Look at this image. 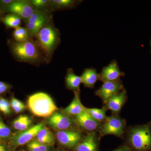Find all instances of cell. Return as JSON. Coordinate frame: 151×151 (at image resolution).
I'll use <instances>...</instances> for the list:
<instances>
[{"label":"cell","mask_w":151,"mask_h":151,"mask_svg":"<svg viewBox=\"0 0 151 151\" xmlns=\"http://www.w3.org/2000/svg\"><path fill=\"white\" fill-rule=\"evenodd\" d=\"M27 106L35 116L49 117L58 110L51 97L46 93L37 92L29 97Z\"/></svg>","instance_id":"1"},{"label":"cell","mask_w":151,"mask_h":151,"mask_svg":"<svg viewBox=\"0 0 151 151\" xmlns=\"http://www.w3.org/2000/svg\"><path fill=\"white\" fill-rule=\"evenodd\" d=\"M10 48L14 56L20 61L34 63L39 61L41 57L39 46L30 40L22 42H12Z\"/></svg>","instance_id":"2"},{"label":"cell","mask_w":151,"mask_h":151,"mask_svg":"<svg viewBox=\"0 0 151 151\" xmlns=\"http://www.w3.org/2000/svg\"><path fill=\"white\" fill-rule=\"evenodd\" d=\"M36 36L41 50L50 58L59 43V32L53 26L48 23L40 30Z\"/></svg>","instance_id":"3"},{"label":"cell","mask_w":151,"mask_h":151,"mask_svg":"<svg viewBox=\"0 0 151 151\" xmlns=\"http://www.w3.org/2000/svg\"><path fill=\"white\" fill-rule=\"evenodd\" d=\"M129 139L137 151L151 150V123L135 127L130 131Z\"/></svg>","instance_id":"4"},{"label":"cell","mask_w":151,"mask_h":151,"mask_svg":"<svg viewBox=\"0 0 151 151\" xmlns=\"http://www.w3.org/2000/svg\"><path fill=\"white\" fill-rule=\"evenodd\" d=\"M49 19L46 13L36 9L32 15L26 22L29 37L36 35L40 30L48 23Z\"/></svg>","instance_id":"5"},{"label":"cell","mask_w":151,"mask_h":151,"mask_svg":"<svg viewBox=\"0 0 151 151\" xmlns=\"http://www.w3.org/2000/svg\"><path fill=\"white\" fill-rule=\"evenodd\" d=\"M44 127V124L41 122L27 129L19 132L12 137L11 142L15 147L28 144L36 137L38 132Z\"/></svg>","instance_id":"6"},{"label":"cell","mask_w":151,"mask_h":151,"mask_svg":"<svg viewBox=\"0 0 151 151\" xmlns=\"http://www.w3.org/2000/svg\"><path fill=\"white\" fill-rule=\"evenodd\" d=\"M5 9L8 12L23 19L26 22L36 10L30 2L26 1H14L10 4L6 6Z\"/></svg>","instance_id":"7"},{"label":"cell","mask_w":151,"mask_h":151,"mask_svg":"<svg viewBox=\"0 0 151 151\" xmlns=\"http://www.w3.org/2000/svg\"><path fill=\"white\" fill-rule=\"evenodd\" d=\"M55 135L60 144L66 147H75L78 145L82 139L81 133L73 130L58 131L55 133Z\"/></svg>","instance_id":"8"},{"label":"cell","mask_w":151,"mask_h":151,"mask_svg":"<svg viewBox=\"0 0 151 151\" xmlns=\"http://www.w3.org/2000/svg\"><path fill=\"white\" fill-rule=\"evenodd\" d=\"M124 121L120 118L113 116L107 118L101 129V134L103 135H113L120 136L124 129Z\"/></svg>","instance_id":"9"},{"label":"cell","mask_w":151,"mask_h":151,"mask_svg":"<svg viewBox=\"0 0 151 151\" xmlns=\"http://www.w3.org/2000/svg\"><path fill=\"white\" fill-rule=\"evenodd\" d=\"M123 88L121 80L103 82V85L95 92L96 95L102 99L104 103H107L111 97L120 92Z\"/></svg>","instance_id":"10"},{"label":"cell","mask_w":151,"mask_h":151,"mask_svg":"<svg viewBox=\"0 0 151 151\" xmlns=\"http://www.w3.org/2000/svg\"><path fill=\"white\" fill-rule=\"evenodd\" d=\"M100 79L103 82L119 81L124 73L120 70L118 63L113 60L109 64L102 68L100 73Z\"/></svg>","instance_id":"11"},{"label":"cell","mask_w":151,"mask_h":151,"mask_svg":"<svg viewBox=\"0 0 151 151\" xmlns=\"http://www.w3.org/2000/svg\"><path fill=\"white\" fill-rule=\"evenodd\" d=\"M47 124L58 131L68 130L72 126L73 122L67 115L60 112H54L47 119Z\"/></svg>","instance_id":"12"},{"label":"cell","mask_w":151,"mask_h":151,"mask_svg":"<svg viewBox=\"0 0 151 151\" xmlns=\"http://www.w3.org/2000/svg\"><path fill=\"white\" fill-rule=\"evenodd\" d=\"M75 121L79 126L90 132L97 129L100 124V122L93 119L86 110L81 114L75 116Z\"/></svg>","instance_id":"13"},{"label":"cell","mask_w":151,"mask_h":151,"mask_svg":"<svg viewBox=\"0 0 151 151\" xmlns=\"http://www.w3.org/2000/svg\"><path fill=\"white\" fill-rule=\"evenodd\" d=\"M127 95L125 89H123L118 94L113 95L107 102V107L114 113H118L121 111L124 105Z\"/></svg>","instance_id":"14"},{"label":"cell","mask_w":151,"mask_h":151,"mask_svg":"<svg viewBox=\"0 0 151 151\" xmlns=\"http://www.w3.org/2000/svg\"><path fill=\"white\" fill-rule=\"evenodd\" d=\"M82 83L89 88H94L96 82L100 79V74L96 69L92 68L84 69L81 76Z\"/></svg>","instance_id":"15"},{"label":"cell","mask_w":151,"mask_h":151,"mask_svg":"<svg viewBox=\"0 0 151 151\" xmlns=\"http://www.w3.org/2000/svg\"><path fill=\"white\" fill-rule=\"evenodd\" d=\"M66 87L75 92H79L80 85L82 83L81 76L76 75L72 68H68L65 78Z\"/></svg>","instance_id":"16"},{"label":"cell","mask_w":151,"mask_h":151,"mask_svg":"<svg viewBox=\"0 0 151 151\" xmlns=\"http://www.w3.org/2000/svg\"><path fill=\"white\" fill-rule=\"evenodd\" d=\"M96 135L91 133L86 136L84 140L77 146V151H97V145Z\"/></svg>","instance_id":"17"},{"label":"cell","mask_w":151,"mask_h":151,"mask_svg":"<svg viewBox=\"0 0 151 151\" xmlns=\"http://www.w3.org/2000/svg\"><path fill=\"white\" fill-rule=\"evenodd\" d=\"M75 96L70 105L64 109V111L69 116H76L81 114L85 110V107L81 104L79 93L75 92Z\"/></svg>","instance_id":"18"},{"label":"cell","mask_w":151,"mask_h":151,"mask_svg":"<svg viewBox=\"0 0 151 151\" xmlns=\"http://www.w3.org/2000/svg\"><path fill=\"white\" fill-rule=\"evenodd\" d=\"M35 138V139L39 142L50 147L55 143L54 135L45 126L38 132Z\"/></svg>","instance_id":"19"},{"label":"cell","mask_w":151,"mask_h":151,"mask_svg":"<svg viewBox=\"0 0 151 151\" xmlns=\"http://www.w3.org/2000/svg\"><path fill=\"white\" fill-rule=\"evenodd\" d=\"M81 1L73 0H52L50 1L48 6L52 9H71L80 4Z\"/></svg>","instance_id":"20"},{"label":"cell","mask_w":151,"mask_h":151,"mask_svg":"<svg viewBox=\"0 0 151 151\" xmlns=\"http://www.w3.org/2000/svg\"><path fill=\"white\" fill-rule=\"evenodd\" d=\"M32 123V120L29 117L22 115L14 121L13 126L15 129L22 132L29 129Z\"/></svg>","instance_id":"21"},{"label":"cell","mask_w":151,"mask_h":151,"mask_svg":"<svg viewBox=\"0 0 151 151\" xmlns=\"http://www.w3.org/2000/svg\"><path fill=\"white\" fill-rule=\"evenodd\" d=\"M4 23L6 26L10 28H17L21 24V19L14 14L6 15L2 19Z\"/></svg>","instance_id":"22"},{"label":"cell","mask_w":151,"mask_h":151,"mask_svg":"<svg viewBox=\"0 0 151 151\" xmlns=\"http://www.w3.org/2000/svg\"><path fill=\"white\" fill-rule=\"evenodd\" d=\"M85 110L93 119L98 122H103L107 119L105 109L86 108Z\"/></svg>","instance_id":"23"},{"label":"cell","mask_w":151,"mask_h":151,"mask_svg":"<svg viewBox=\"0 0 151 151\" xmlns=\"http://www.w3.org/2000/svg\"><path fill=\"white\" fill-rule=\"evenodd\" d=\"M13 35L16 41L18 42H22L29 40V35L26 28L19 27L15 29Z\"/></svg>","instance_id":"24"},{"label":"cell","mask_w":151,"mask_h":151,"mask_svg":"<svg viewBox=\"0 0 151 151\" xmlns=\"http://www.w3.org/2000/svg\"><path fill=\"white\" fill-rule=\"evenodd\" d=\"M27 148L29 151H49L50 146L41 144L34 139L28 143Z\"/></svg>","instance_id":"25"},{"label":"cell","mask_w":151,"mask_h":151,"mask_svg":"<svg viewBox=\"0 0 151 151\" xmlns=\"http://www.w3.org/2000/svg\"><path fill=\"white\" fill-rule=\"evenodd\" d=\"M10 104L11 107L14 112L17 113H20L24 110L25 106L21 101L12 97L11 99Z\"/></svg>","instance_id":"26"},{"label":"cell","mask_w":151,"mask_h":151,"mask_svg":"<svg viewBox=\"0 0 151 151\" xmlns=\"http://www.w3.org/2000/svg\"><path fill=\"white\" fill-rule=\"evenodd\" d=\"M11 104L5 98L0 97V111L5 115H8L11 113Z\"/></svg>","instance_id":"27"},{"label":"cell","mask_w":151,"mask_h":151,"mask_svg":"<svg viewBox=\"0 0 151 151\" xmlns=\"http://www.w3.org/2000/svg\"><path fill=\"white\" fill-rule=\"evenodd\" d=\"M11 134L10 129L0 118V139H6Z\"/></svg>","instance_id":"28"},{"label":"cell","mask_w":151,"mask_h":151,"mask_svg":"<svg viewBox=\"0 0 151 151\" xmlns=\"http://www.w3.org/2000/svg\"><path fill=\"white\" fill-rule=\"evenodd\" d=\"M49 2L47 0H32L30 3L35 9L39 10L48 6Z\"/></svg>","instance_id":"29"},{"label":"cell","mask_w":151,"mask_h":151,"mask_svg":"<svg viewBox=\"0 0 151 151\" xmlns=\"http://www.w3.org/2000/svg\"><path fill=\"white\" fill-rule=\"evenodd\" d=\"M9 85L5 82L0 81V94L6 92L10 88Z\"/></svg>","instance_id":"30"},{"label":"cell","mask_w":151,"mask_h":151,"mask_svg":"<svg viewBox=\"0 0 151 151\" xmlns=\"http://www.w3.org/2000/svg\"><path fill=\"white\" fill-rule=\"evenodd\" d=\"M14 1L13 0H2L0 1V4L1 5L4 6H8L12 3Z\"/></svg>","instance_id":"31"},{"label":"cell","mask_w":151,"mask_h":151,"mask_svg":"<svg viewBox=\"0 0 151 151\" xmlns=\"http://www.w3.org/2000/svg\"><path fill=\"white\" fill-rule=\"evenodd\" d=\"M0 151H7L5 147L3 145H0Z\"/></svg>","instance_id":"32"},{"label":"cell","mask_w":151,"mask_h":151,"mask_svg":"<svg viewBox=\"0 0 151 151\" xmlns=\"http://www.w3.org/2000/svg\"><path fill=\"white\" fill-rule=\"evenodd\" d=\"M114 151H128L127 150H125V149H119V150H115Z\"/></svg>","instance_id":"33"},{"label":"cell","mask_w":151,"mask_h":151,"mask_svg":"<svg viewBox=\"0 0 151 151\" xmlns=\"http://www.w3.org/2000/svg\"><path fill=\"white\" fill-rule=\"evenodd\" d=\"M150 52L151 53V39L150 42Z\"/></svg>","instance_id":"34"},{"label":"cell","mask_w":151,"mask_h":151,"mask_svg":"<svg viewBox=\"0 0 151 151\" xmlns=\"http://www.w3.org/2000/svg\"><path fill=\"white\" fill-rule=\"evenodd\" d=\"M1 9H0V18H1Z\"/></svg>","instance_id":"35"},{"label":"cell","mask_w":151,"mask_h":151,"mask_svg":"<svg viewBox=\"0 0 151 151\" xmlns=\"http://www.w3.org/2000/svg\"><path fill=\"white\" fill-rule=\"evenodd\" d=\"M54 151H62L61 150H57Z\"/></svg>","instance_id":"36"}]
</instances>
